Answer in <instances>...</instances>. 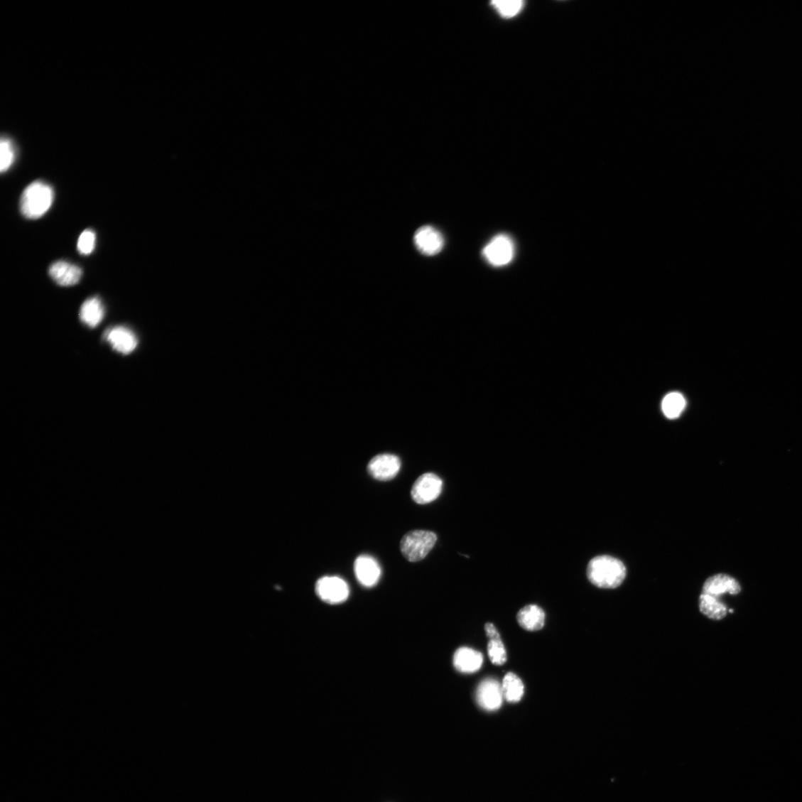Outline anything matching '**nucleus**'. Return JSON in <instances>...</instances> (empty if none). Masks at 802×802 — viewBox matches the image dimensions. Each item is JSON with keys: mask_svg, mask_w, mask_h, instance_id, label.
<instances>
[{"mask_svg": "<svg viewBox=\"0 0 802 802\" xmlns=\"http://www.w3.org/2000/svg\"><path fill=\"white\" fill-rule=\"evenodd\" d=\"M627 574L623 562L608 555L596 556L587 568L588 580L600 588L614 589L620 586Z\"/></svg>", "mask_w": 802, "mask_h": 802, "instance_id": "f257e3e1", "label": "nucleus"}, {"mask_svg": "<svg viewBox=\"0 0 802 802\" xmlns=\"http://www.w3.org/2000/svg\"><path fill=\"white\" fill-rule=\"evenodd\" d=\"M54 198V190L50 185L41 181L30 184L21 196L22 215L29 220L42 217L52 207Z\"/></svg>", "mask_w": 802, "mask_h": 802, "instance_id": "f03ea898", "label": "nucleus"}, {"mask_svg": "<svg viewBox=\"0 0 802 802\" xmlns=\"http://www.w3.org/2000/svg\"><path fill=\"white\" fill-rule=\"evenodd\" d=\"M437 538V535L432 531H412L405 534L401 539V553L408 562H419L432 551Z\"/></svg>", "mask_w": 802, "mask_h": 802, "instance_id": "7ed1b4c3", "label": "nucleus"}, {"mask_svg": "<svg viewBox=\"0 0 802 802\" xmlns=\"http://www.w3.org/2000/svg\"><path fill=\"white\" fill-rule=\"evenodd\" d=\"M482 255L489 265L505 266L511 263L515 256L514 242L509 235L499 234L487 244Z\"/></svg>", "mask_w": 802, "mask_h": 802, "instance_id": "20e7f679", "label": "nucleus"}, {"mask_svg": "<svg viewBox=\"0 0 802 802\" xmlns=\"http://www.w3.org/2000/svg\"><path fill=\"white\" fill-rule=\"evenodd\" d=\"M315 591L323 602L337 605L345 602L349 596L348 584L337 577H324L316 583Z\"/></svg>", "mask_w": 802, "mask_h": 802, "instance_id": "39448f33", "label": "nucleus"}, {"mask_svg": "<svg viewBox=\"0 0 802 802\" xmlns=\"http://www.w3.org/2000/svg\"><path fill=\"white\" fill-rule=\"evenodd\" d=\"M442 487L443 482L437 475L432 472L423 474L413 486V499L419 504H429L438 498Z\"/></svg>", "mask_w": 802, "mask_h": 802, "instance_id": "423d86ee", "label": "nucleus"}, {"mask_svg": "<svg viewBox=\"0 0 802 802\" xmlns=\"http://www.w3.org/2000/svg\"><path fill=\"white\" fill-rule=\"evenodd\" d=\"M401 466L400 458L392 454H381L372 458L368 465V472L371 476L379 481H390L394 479Z\"/></svg>", "mask_w": 802, "mask_h": 802, "instance_id": "0eeeda50", "label": "nucleus"}, {"mask_svg": "<svg viewBox=\"0 0 802 802\" xmlns=\"http://www.w3.org/2000/svg\"><path fill=\"white\" fill-rule=\"evenodd\" d=\"M476 699L479 706L489 712L499 710L503 702L502 683L494 678H487L479 685Z\"/></svg>", "mask_w": 802, "mask_h": 802, "instance_id": "6e6552de", "label": "nucleus"}, {"mask_svg": "<svg viewBox=\"0 0 802 802\" xmlns=\"http://www.w3.org/2000/svg\"><path fill=\"white\" fill-rule=\"evenodd\" d=\"M418 250L426 256H434L444 248L443 236L432 226H423L418 229L414 237Z\"/></svg>", "mask_w": 802, "mask_h": 802, "instance_id": "1a4fd4ad", "label": "nucleus"}, {"mask_svg": "<svg viewBox=\"0 0 802 802\" xmlns=\"http://www.w3.org/2000/svg\"><path fill=\"white\" fill-rule=\"evenodd\" d=\"M741 591L742 587L737 580L729 575L718 574L706 580L701 594L720 599L726 594L737 595Z\"/></svg>", "mask_w": 802, "mask_h": 802, "instance_id": "9d476101", "label": "nucleus"}, {"mask_svg": "<svg viewBox=\"0 0 802 802\" xmlns=\"http://www.w3.org/2000/svg\"><path fill=\"white\" fill-rule=\"evenodd\" d=\"M355 576L359 583L367 587H372L379 582L381 569L372 556L362 555L358 556L354 565Z\"/></svg>", "mask_w": 802, "mask_h": 802, "instance_id": "9b49d317", "label": "nucleus"}, {"mask_svg": "<svg viewBox=\"0 0 802 802\" xmlns=\"http://www.w3.org/2000/svg\"><path fill=\"white\" fill-rule=\"evenodd\" d=\"M106 340L114 351L123 354L132 353L138 346L136 335L125 326H116L109 330Z\"/></svg>", "mask_w": 802, "mask_h": 802, "instance_id": "f8f14e48", "label": "nucleus"}, {"mask_svg": "<svg viewBox=\"0 0 802 802\" xmlns=\"http://www.w3.org/2000/svg\"><path fill=\"white\" fill-rule=\"evenodd\" d=\"M484 661L483 654L468 647L458 649L454 654L453 665L458 672L465 674L477 673Z\"/></svg>", "mask_w": 802, "mask_h": 802, "instance_id": "ddd939ff", "label": "nucleus"}, {"mask_svg": "<svg viewBox=\"0 0 802 802\" xmlns=\"http://www.w3.org/2000/svg\"><path fill=\"white\" fill-rule=\"evenodd\" d=\"M48 273L59 286H72L79 283L82 270L65 261H58L49 268Z\"/></svg>", "mask_w": 802, "mask_h": 802, "instance_id": "4468645a", "label": "nucleus"}, {"mask_svg": "<svg viewBox=\"0 0 802 802\" xmlns=\"http://www.w3.org/2000/svg\"><path fill=\"white\" fill-rule=\"evenodd\" d=\"M517 621L521 628L529 632L542 629L545 625L546 614L536 605H529L517 614Z\"/></svg>", "mask_w": 802, "mask_h": 802, "instance_id": "2eb2a0df", "label": "nucleus"}, {"mask_svg": "<svg viewBox=\"0 0 802 802\" xmlns=\"http://www.w3.org/2000/svg\"><path fill=\"white\" fill-rule=\"evenodd\" d=\"M105 315V310L102 300L96 297L86 300L80 310V319L90 328L99 325Z\"/></svg>", "mask_w": 802, "mask_h": 802, "instance_id": "dca6fc26", "label": "nucleus"}, {"mask_svg": "<svg viewBox=\"0 0 802 802\" xmlns=\"http://www.w3.org/2000/svg\"><path fill=\"white\" fill-rule=\"evenodd\" d=\"M699 609L703 615L713 620H721L727 614V607L721 600L707 595H700Z\"/></svg>", "mask_w": 802, "mask_h": 802, "instance_id": "f3484780", "label": "nucleus"}, {"mask_svg": "<svg viewBox=\"0 0 802 802\" xmlns=\"http://www.w3.org/2000/svg\"><path fill=\"white\" fill-rule=\"evenodd\" d=\"M504 699L509 703L521 700L525 692V686L521 680L514 673H507L502 683Z\"/></svg>", "mask_w": 802, "mask_h": 802, "instance_id": "a211bd4d", "label": "nucleus"}, {"mask_svg": "<svg viewBox=\"0 0 802 802\" xmlns=\"http://www.w3.org/2000/svg\"><path fill=\"white\" fill-rule=\"evenodd\" d=\"M685 406L686 401L683 396L678 392H672L663 401V412L668 418L675 419L682 413Z\"/></svg>", "mask_w": 802, "mask_h": 802, "instance_id": "6ab92c4d", "label": "nucleus"}, {"mask_svg": "<svg viewBox=\"0 0 802 802\" xmlns=\"http://www.w3.org/2000/svg\"><path fill=\"white\" fill-rule=\"evenodd\" d=\"M502 18L510 19L519 14L524 7L521 0H495L491 3Z\"/></svg>", "mask_w": 802, "mask_h": 802, "instance_id": "aec40b11", "label": "nucleus"}, {"mask_svg": "<svg viewBox=\"0 0 802 802\" xmlns=\"http://www.w3.org/2000/svg\"><path fill=\"white\" fill-rule=\"evenodd\" d=\"M0 170L4 173L9 170L15 160V149L12 141L8 138H3L0 143Z\"/></svg>", "mask_w": 802, "mask_h": 802, "instance_id": "412c9836", "label": "nucleus"}, {"mask_svg": "<svg viewBox=\"0 0 802 802\" xmlns=\"http://www.w3.org/2000/svg\"><path fill=\"white\" fill-rule=\"evenodd\" d=\"M488 656L491 662L497 666L506 661V652L502 639L489 640L487 645Z\"/></svg>", "mask_w": 802, "mask_h": 802, "instance_id": "4be33fe9", "label": "nucleus"}, {"mask_svg": "<svg viewBox=\"0 0 802 802\" xmlns=\"http://www.w3.org/2000/svg\"><path fill=\"white\" fill-rule=\"evenodd\" d=\"M96 235L92 230L82 233L77 241V250L82 255H89L94 249Z\"/></svg>", "mask_w": 802, "mask_h": 802, "instance_id": "5701e85b", "label": "nucleus"}, {"mask_svg": "<svg viewBox=\"0 0 802 802\" xmlns=\"http://www.w3.org/2000/svg\"><path fill=\"white\" fill-rule=\"evenodd\" d=\"M484 629L489 640L501 639L500 634L493 624H486Z\"/></svg>", "mask_w": 802, "mask_h": 802, "instance_id": "b1692460", "label": "nucleus"}]
</instances>
